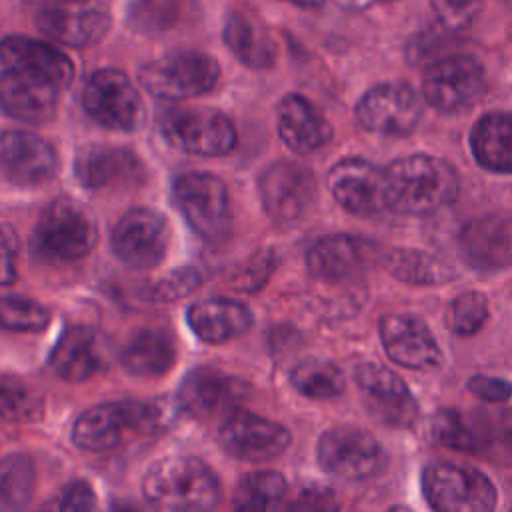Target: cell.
<instances>
[{"mask_svg": "<svg viewBox=\"0 0 512 512\" xmlns=\"http://www.w3.org/2000/svg\"><path fill=\"white\" fill-rule=\"evenodd\" d=\"M286 2H292L296 6H302V8H318L324 4V0H286Z\"/></svg>", "mask_w": 512, "mask_h": 512, "instance_id": "obj_50", "label": "cell"}, {"mask_svg": "<svg viewBox=\"0 0 512 512\" xmlns=\"http://www.w3.org/2000/svg\"><path fill=\"white\" fill-rule=\"evenodd\" d=\"M50 312L36 300L0 294V330L40 332L48 326Z\"/></svg>", "mask_w": 512, "mask_h": 512, "instance_id": "obj_39", "label": "cell"}, {"mask_svg": "<svg viewBox=\"0 0 512 512\" xmlns=\"http://www.w3.org/2000/svg\"><path fill=\"white\" fill-rule=\"evenodd\" d=\"M292 386L310 400H332L346 388L344 372L328 360H304L290 374Z\"/></svg>", "mask_w": 512, "mask_h": 512, "instance_id": "obj_37", "label": "cell"}, {"mask_svg": "<svg viewBox=\"0 0 512 512\" xmlns=\"http://www.w3.org/2000/svg\"><path fill=\"white\" fill-rule=\"evenodd\" d=\"M436 18L448 30H462L480 12L482 0H430Z\"/></svg>", "mask_w": 512, "mask_h": 512, "instance_id": "obj_43", "label": "cell"}, {"mask_svg": "<svg viewBox=\"0 0 512 512\" xmlns=\"http://www.w3.org/2000/svg\"><path fill=\"white\" fill-rule=\"evenodd\" d=\"M380 340L388 358L410 370H430L442 362V350L426 326L414 314L394 312L380 320Z\"/></svg>", "mask_w": 512, "mask_h": 512, "instance_id": "obj_22", "label": "cell"}, {"mask_svg": "<svg viewBox=\"0 0 512 512\" xmlns=\"http://www.w3.org/2000/svg\"><path fill=\"white\" fill-rule=\"evenodd\" d=\"M172 196L188 226L208 244L230 236L232 206L220 178L206 172H186L174 180Z\"/></svg>", "mask_w": 512, "mask_h": 512, "instance_id": "obj_7", "label": "cell"}, {"mask_svg": "<svg viewBox=\"0 0 512 512\" xmlns=\"http://www.w3.org/2000/svg\"><path fill=\"white\" fill-rule=\"evenodd\" d=\"M290 440L288 428L246 408H238L218 426L220 446L244 462H268L280 456Z\"/></svg>", "mask_w": 512, "mask_h": 512, "instance_id": "obj_16", "label": "cell"}, {"mask_svg": "<svg viewBox=\"0 0 512 512\" xmlns=\"http://www.w3.org/2000/svg\"><path fill=\"white\" fill-rule=\"evenodd\" d=\"M82 106L90 118L110 130H134L142 120L140 94L118 68H100L88 76Z\"/></svg>", "mask_w": 512, "mask_h": 512, "instance_id": "obj_12", "label": "cell"}, {"mask_svg": "<svg viewBox=\"0 0 512 512\" xmlns=\"http://www.w3.org/2000/svg\"><path fill=\"white\" fill-rule=\"evenodd\" d=\"M52 372L72 384L92 378L104 366L98 336L86 326H70L50 354Z\"/></svg>", "mask_w": 512, "mask_h": 512, "instance_id": "obj_30", "label": "cell"}, {"mask_svg": "<svg viewBox=\"0 0 512 512\" xmlns=\"http://www.w3.org/2000/svg\"><path fill=\"white\" fill-rule=\"evenodd\" d=\"M238 494L268 508L286 494V480L276 470H258L244 478Z\"/></svg>", "mask_w": 512, "mask_h": 512, "instance_id": "obj_42", "label": "cell"}, {"mask_svg": "<svg viewBox=\"0 0 512 512\" xmlns=\"http://www.w3.org/2000/svg\"><path fill=\"white\" fill-rule=\"evenodd\" d=\"M388 270L392 272V276L400 278L402 282L426 284V286L444 284L456 276L454 268L444 260H440L438 256L424 250H412V248L394 250L388 256Z\"/></svg>", "mask_w": 512, "mask_h": 512, "instance_id": "obj_35", "label": "cell"}, {"mask_svg": "<svg viewBox=\"0 0 512 512\" xmlns=\"http://www.w3.org/2000/svg\"><path fill=\"white\" fill-rule=\"evenodd\" d=\"M508 2H512V0H508Z\"/></svg>", "mask_w": 512, "mask_h": 512, "instance_id": "obj_54", "label": "cell"}, {"mask_svg": "<svg viewBox=\"0 0 512 512\" xmlns=\"http://www.w3.org/2000/svg\"><path fill=\"white\" fill-rule=\"evenodd\" d=\"M194 10V0H130L126 20L138 34L160 36L180 28Z\"/></svg>", "mask_w": 512, "mask_h": 512, "instance_id": "obj_33", "label": "cell"}, {"mask_svg": "<svg viewBox=\"0 0 512 512\" xmlns=\"http://www.w3.org/2000/svg\"><path fill=\"white\" fill-rule=\"evenodd\" d=\"M432 436L446 448L466 452V454H482L490 450V440L486 436V428L480 422L470 420L466 414L444 408L438 410L432 418Z\"/></svg>", "mask_w": 512, "mask_h": 512, "instance_id": "obj_34", "label": "cell"}, {"mask_svg": "<svg viewBox=\"0 0 512 512\" xmlns=\"http://www.w3.org/2000/svg\"><path fill=\"white\" fill-rule=\"evenodd\" d=\"M258 192L266 214L274 222L294 224L312 208L316 200V180L306 166L280 160L262 172Z\"/></svg>", "mask_w": 512, "mask_h": 512, "instance_id": "obj_13", "label": "cell"}, {"mask_svg": "<svg viewBox=\"0 0 512 512\" xmlns=\"http://www.w3.org/2000/svg\"><path fill=\"white\" fill-rule=\"evenodd\" d=\"M468 390L484 402H506L512 396V384L498 376L478 374L468 380Z\"/></svg>", "mask_w": 512, "mask_h": 512, "instance_id": "obj_47", "label": "cell"}, {"mask_svg": "<svg viewBox=\"0 0 512 512\" xmlns=\"http://www.w3.org/2000/svg\"><path fill=\"white\" fill-rule=\"evenodd\" d=\"M98 228L94 218L80 204L60 198L50 202L34 228V250L52 262H74L94 250Z\"/></svg>", "mask_w": 512, "mask_h": 512, "instance_id": "obj_5", "label": "cell"}, {"mask_svg": "<svg viewBox=\"0 0 512 512\" xmlns=\"http://www.w3.org/2000/svg\"><path fill=\"white\" fill-rule=\"evenodd\" d=\"M166 422L156 402L116 400L84 410L72 426V442L84 452H108L130 438L152 434Z\"/></svg>", "mask_w": 512, "mask_h": 512, "instance_id": "obj_3", "label": "cell"}, {"mask_svg": "<svg viewBox=\"0 0 512 512\" xmlns=\"http://www.w3.org/2000/svg\"><path fill=\"white\" fill-rule=\"evenodd\" d=\"M42 416V398L22 380L0 376V422H28Z\"/></svg>", "mask_w": 512, "mask_h": 512, "instance_id": "obj_38", "label": "cell"}, {"mask_svg": "<svg viewBox=\"0 0 512 512\" xmlns=\"http://www.w3.org/2000/svg\"><path fill=\"white\" fill-rule=\"evenodd\" d=\"M368 258V244L350 234H330L316 240L306 252L308 272L326 282L358 274Z\"/></svg>", "mask_w": 512, "mask_h": 512, "instance_id": "obj_29", "label": "cell"}, {"mask_svg": "<svg viewBox=\"0 0 512 512\" xmlns=\"http://www.w3.org/2000/svg\"><path fill=\"white\" fill-rule=\"evenodd\" d=\"M460 250L480 272H496L512 264V220L506 216H478L464 224Z\"/></svg>", "mask_w": 512, "mask_h": 512, "instance_id": "obj_25", "label": "cell"}, {"mask_svg": "<svg viewBox=\"0 0 512 512\" xmlns=\"http://www.w3.org/2000/svg\"><path fill=\"white\" fill-rule=\"evenodd\" d=\"M188 326L206 344H222L252 326V312L246 304L232 298H204L186 312Z\"/></svg>", "mask_w": 512, "mask_h": 512, "instance_id": "obj_27", "label": "cell"}, {"mask_svg": "<svg viewBox=\"0 0 512 512\" xmlns=\"http://www.w3.org/2000/svg\"><path fill=\"white\" fill-rule=\"evenodd\" d=\"M166 142L186 154L224 156L236 144V128L220 110L206 106H170L158 114Z\"/></svg>", "mask_w": 512, "mask_h": 512, "instance_id": "obj_6", "label": "cell"}, {"mask_svg": "<svg viewBox=\"0 0 512 512\" xmlns=\"http://www.w3.org/2000/svg\"><path fill=\"white\" fill-rule=\"evenodd\" d=\"M488 318V300L482 292L468 290L458 294L446 308V326L458 336L476 334Z\"/></svg>", "mask_w": 512, "mask_h": 512, "instance_id": "obj_40", "label": "cell"}, {"mask_svg": "<svg viewBox=\"0 0 512 512\" xmlns=\"http://www.w3.org/2000/svg\"><path fill=\"white\" fill-rule=\"evenodd\" d=\"M58 92L52 82L20 70H0V110L26 124H46L56 114Z\"/></svg>", "mask_w": 512, "mask_h": 512, "instance_id": "obj_23", "label": "cell"}, {"mask_svg": "<svg viewBox=\"0 0 512 512\" xmlns=\"http://www.w3.org/2000/svg\"><path fill=\"white\" fill-rule=\"evenodd\" d=\"M274 270V254L272 252H260L256 256L254 262H250L234 280L232 284L238 290H258L266 278L270 276V272Z\"/></svg>", "mask_w": 512, "mask_h": 512, "instance_id": "obj_48", "label": "cell"}, {"mask_svg": "<svg viewBox=\"0 0 512 512\" xmlns=\"http://www.w3.org/2000/svg\"><path fill=\"white\" fill-rule=\"evenodd\" d=\"M486 86L482 64L472 56L450 54L436 58L424 72L422 94L426 104L442 114L470 108Z\"/></svg>", "mask_w": 512, "mask_h": 512, "instance_id": "obj_11", "label": "cell"}, {"mask_svg": "<svg viewBox=\"0 0 512 512\" xmlns=\"http://www.w3.org/2000/svg\"><path fill=\"white\" fill-rule=\"evenodd\" d=\"M230 512H266V508H264L262 504H258V502H254V500H250V498L238 494Z\"/></svg>", "mask_w": 512, "mask_h": 512, "instance_id": "obj_49", "label": "cell"}, {"mask_svg": "<svg viewBox=\"0 0 512 512\" xmlns=\"http://www.w3.org/2000/svg\"><path fill=\"white\" fill-rule=\"evenodd\" d=\"M170 242L164 216L150 208L128 210L112 228V250L126 266L148 270L158 266Z\"/></svg>", "mask_w": 512, "mask_h": 512, "instance_id": "obj_15", "label": "cell"}, {"mask_svg": "<svg viewBox=\"0 0 512 512\" xmlns=\"http://www.w3.org/2000/svg\"><path fill=\"white\" fill-rule=\"evenodd\" d=\"M200 284H202V272L196 266H182L162 276L158 282H154L148 288L146 296L154 302H174L194 292Z\"/></svg>", "mask_w": 512, "mask_h": 512, "instance_id": "obj_41", "label": "cell"}, {"mask_svg": "<svg viewBox=\"0 0 512 512\" xmlns=\"http://www.w3.org/2000/svg\"><path fill=\"white\" fill-rule=\"evenodd\" d=\"M176 362V340L164 328H142L130 336L120 352L122 368L140 378H156L170 372Z\"/></svg>", "mask_w": 512, "mask_h": 512, "instance_id": "obj_31", "label": "cell"}, {"mask_svg": "<svg viewBox=\"0 0 512 512\" xmlns=\"http://www.w3.org/2000/svg\"><path fill=\"white\" fill-rule=\"evenodd\" d=\"M284 512H340V504L332 490L308 486L288 502Z\"/></svg>", "mask_w": 512, "mask_h": 512, "instance_id": "obj_44", "label": "cell"}, {"mask_svg": "<svg viewBox=\"0 0 512 512\" xmlns=\"http://www.w3.org/2000/svg\"><path fill=\"white\" fill-rule=\"evenodd\" d=\"M220 66L206 52L172 50L140 68V84L162 100H188L210 92Z\"/></svg>", "mask_w": 512, "mask_h": 512, "instance_id": "obj_8", "label": "cell"}, {"mask_svg": "<svg viewBox=\"0 0 512 512\" xmlns=\"http://www.w3.org/2000/svg\"><path fill=\"white\" fill-rule=\"evenodd\" d=\"M388 512H414V510L408 508V506H404V504H398V506H392Z\"/></svg>", "mask_w": 512, "mask_h": 512, "instance_id": "obj_52", "label": "cell"}, {"mask_svg": "<svg viewBox=\"0 0 512 512\" xmlns=\"http://www.w3.org/2000/svg\"><path fill=\"white\" fill-rule=\"evenodd\" d=\"M510 512H512V510H510Z\"/></svg>", "mask_w": 512, "mask_h": 512, "instance_id": "obj_55", "label": "cell"}, {"mask_svg": "<svg viewBox=\"0 0 512 512\" xmlns=\"http://www.w3.org/2000/svg\"><path fill=\"white\" fill-rule=\"evenodd\" d=\"M246 384L216 368H196L188 372L178 388V406L192 418H228L242 408Z\"/></svg>", "mask_w": 512, "mask_h": 512, "instance_id": "obj_17", "label": "cell"}, {"mask_svg": "<svg viewBox=\"0 0 512 512\" xmlns=\"http://www.w3.org/2000/svg\"><path fill=\"white\" fill-rule=\"evenodd\" d=\"M356 8H370L374 4H380V2H390V0H350Z\"/></svg>", "mask_w": 512, "mask_h": 512, "instance_id": "obj_51", "label": "cell"}, {"mask_svg": "<svg viewBox=\"0 0 512 512\" xmlns=\"http://www.w3.org/2000/svg\"><path fill=\"white\" fill-rule=\"evenodd\" d=\"M422 114L420 96L404 82H386L370 88L356 104V122L374 134L408 136Z\"/></svg>", "mask_w": 512, "mask_h": 512, "instance_id": "obj_14", "label": "cell"}, {"mask_svg": "<svg viewBox=\"0 0 512 512\" xmlns=\"http://www.w3.org/2000/svg\"><path fill=\"white\" fill-rule=\"evenodd\" d=\"M422 492L434 512H494L498 494L474 466L436 460L422 470Z\"/></svg>", "mask_w": 512, "mask_h": 512, "instance_id": "obj_4", "label": "cell"}, {"mask_svg": "<svg viewBox=\"0 0 512 512\" xmlns=\"http://www.w3.org/2000/svg\"><path fill=\"white\" fill-rule=\"evenodd\" d=\"M60 512H102V508L94 488L84 480H74L62 494Z\"/></svg>", "mask_w": 512, "mask_h": 512, "instance_id": "obj_45", "label": "cell"}, {"mask_svg": "<svg viewBox=\"0 0 512 512\" xmlns=\"http://www.w3.org/2000/svg\"><path fill=\"white\" fill-rule=\"evenodd\" d=\"M58 170L56 150L48 140L26 130L0 134V176L18 186L48 182Z\"/></svg>", "mask_w": 512, "mask_h": 512, "instance_id": "obj_21", "label": "cell"}, {"mask_svg": "<svg viewBox=\"0 0 512 512\" xmlns=\"http://www.w3.org/2000/svg\"><path fill=\"white\" fill-rule=\"evenodd\" d=\"M142 492L148 502L168 512H212L220 500V480L198 458L170 456L148 468Z\"/></svg>", "mask_w": 512, "mask_h": 512, "instance_id": "obj_2", "label": "cell"}, {"mask_svg": "<svg viewBox=\"0 0 512 512\" xmlns=\"http://www.w3.org/2000/svg\"><path fill=\"white\" fill-rule=\"evenodd\" d=\"M36 484L34 462L24 454L0 458V512H24Z\"/></svg>", "mask_w": 512, "mask_h": 512, "instance_id": "obj_36", "label": "cell"}, {"mask_svg": "<svg viewBox=\"0 0 512 512\" xmlns=\"http://www.w3.org/2000/svg\"><path fill=\"white\" fill-rule=\"evenodd\" d=\"M40 512H54V510H40Z\"/></svg>", "mask_w": 512, "mask_h": 512, "instance_id": "obj_53", "label": "cell"}, {"mask_svg": "<svg viewBox=\"0 0 512 512\" xmlns=\"http://www.w3.org/2000/svg\"><path fill=\"white\" fill-rule=\"evenodd\" d=\"M76 178L88 190L124 192L146 182V166L136 152L122 146H88L76 156Z\"/></svg>", "mask_w": 512, "mask_h": 512, "instance_id": "obj_18", "label": "cell"}, {"mask_svg": "<svg viewBox=\"0 0 512 512\" xmlns=\"http://www.w3.org/2000/svg\"><path fill=\"white\" fill-rule=\"evenodd\" d=\"M0 70H20L66 88L74 78V64L54 44L28 36H6L0 40Z\"/></svg>", "mask_w": 512, "mask_h": 512, "instance_id": "obj_24", "label": "cell"}, {"mask_svg": "<svg viewBox=\"0 0 512 512\" xmlns=\"http://www.w3.org/2000/svg\"><path fill=\"white\" fill-rule=\"evenodd\" d=\"M456 170L434 156L412 154L384 168L386 208L400 214L422 216L436 212L458 198Z\"/></svg>", "mask_w": 512, "mask_h": 512, "instance_id": "obj_1", "label": "cell"}, {"mask_svg": "<svg viewBox=\"0 0 512 512\" xmlns=\"http://www.w3.org/2000/svg\"><path fill=\"white\" fill-rule=\"evenodd\" d=\"M224 42L250 68H268L276 58L274 40L250 6H234L224 20Z\"/></svg>", "mask_w": 512, "mask_h": 512, "instance_id": "obj_28", "label": "cell"}, {"mask_svg": "<svg viewBox=\"0 0 512 512\" xmlns=\"http://www.w3.org/2000/svg\"><path fill=\"white\" fill-rule=\"evenodd\" d=\"M476 162L492 172L512 174V112H488L470 132Z\"/></svg>", "mask_w": 512, "mask_h": 512, "instance_id": "obj_32", "label": "cell"}, {"mask_svg": "<svg viewBox=\"0 0 512 512\" xmlns=\"http://www.w3.org/2000/svg\"><path fill=\"white\" fill-rule=\"evenodd\" d=\"M278 134L298 154H312L332 138L328 120L300 94H286L278 104Z\"/></svg>", "mask_w": 512, "mask_h": 512, "instance_id": "obj_26", "label": "cell"}, {"mask_svg": "<svg viewBox=\"0 0 512 512\" xmlns=\"http://www.w3.org/2000/svg\"><path fill=\"white\" fill-rule=\"evenodd\" d=\"M334 200L354 216H378L386 208L384 170L364 158H344L328 172Z\"/></svg>", "mask_w": 512, "mask_h": 512, "instance_id": "obj_19", "label": "cell"}, {"mask_svg": "<svg viewBox=\"0 0 512 512\" xmlns=\"http://www.w3.org/2000/svg\"><path fill=\"white\" fill-rule=\"evenodd\" d=\"M112 26L102 0H46L36 10V28L50 40L84 48L100 42Z\"/></svg>", "mask_w": 512, "mask_h": 512, "instance_id": "obj_10", "label": "cell"}, {"mask_svg": "<svg viewBox=\"0 0 512 512\" xmlns=\"http://www.w3.org/2000/svg\"><path fill=\"white\" fill-rule=\"evenodd\" d=\"M20 242L12 226L0 222V286L12 284L16 280Z\"/></svg>", "mask_w": 512, "mask_h": 512, "instance_id": "obj_46", "label": "cell"}, {"mask_svg": "<svg viewBox=\"0 0 512 512\" xmlns=\"http://www.w3.org/2000/svg\"><path fill=\"white\" fill-rule=\"evenodd\" d=\"M354 380L364 396L366 408L384 424L390 426H412L418 418V404L404 384V380L374 362L358 364Z\"/></svg>", "mask_w": 512, "mask_h": 512, "instance_id": "obj_20", "label": "cell"}, {"mask_svg": "<svg viewBox=\"0 0 512 512\" xmlns=\"http://www.w3.org/2000/svg\"><path fill=\"white\" fill-rule=\"evenodd\" d=\"M316 458L322 470L344 480H366L386 468L382 444L362 428H328L316 444Z\"/></svg>", "mask_w": 512, "mask_h": 512, "instance_id": "obj_9", "label": "cell"}]
</instances>
